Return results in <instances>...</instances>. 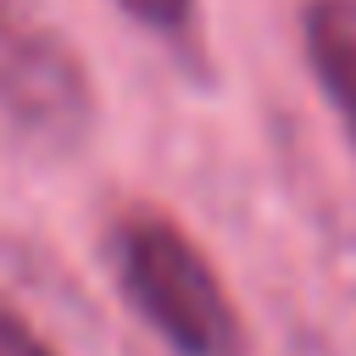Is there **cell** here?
<instances>
[{
    "mask_svg": "<svg viewBox=\"0 0 356 356\" xmlns=\"http://www.w3.org/2000/svg\"><path fill=\"white\" fill-rule=\"evenodd\" d=\"M122 300L172 356H245V323L206 250L161 211H122L106 234Z\"/></svg>",
    "mask_w": 356,
    "mask_h": 356,
    "instance_id": "6da1fadb",
    "label": "cell"
},
{
    "mask_svg": "<svg viewBox=\"0 0 356 356\" xmlns=\"http://www.w3.org/2000/svg\"><path fill=\"white\" fill-rule=\"evenodd\" d=\"M0 106L33 139H78L89 122V83L78 56L50 28H0Z\"/></svg>",
    "mask_w": 356,
    "mask_h": 356,
    "instance_id": "7a4b0ae2",
    "label": "cell"
},
{
    "mask_svg": "<svg viewBox=\"0 0 356 356\" xmlns=\"http://www.w3.org/2000/svg\"><path fill=\"white\" fill-rule=\"evenodd\" d=\"M300 33H306L312 78L356 145V0H312Z\"/></svg>",
    "mask_w": 356,
    "mask_h": 356,
    "instance_id": "3957f363",
    "label": "cell"
},
{
    "mask_svg": "<svg viewBox=\"0 0 356 356\" xmlns=\"http://www.w3.org/2000/svg\"><path fill=\"white\" fill-rule=\"evenodd\" d=\"M0 356H56V345H50L17 306L0 300Z\"/></svg>",
    "mask_w": 356,
    "mask_h": 356,
    "instance_id": "5b68a950",
    "label": "cell"
},
{
    "mask_svg": "<svg viewBox=\"0 0 356 356\" xmlns=\"http://www.w3.org/2000/svg\"><path fill=\"white\" fill-rule=\"evenodd\" d=\"M139 28L161 33V39H184L195 22V0H117Z\"/></svg>",
    "mask_w": 356,
    "mask_h": 356,
    "instance_id": "277c9868",
    "label": "cell"
}]
</instances>
